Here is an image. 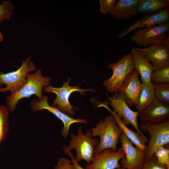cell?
<instances>
[{
  "instance_id": "6da1fadb",
  "label": "cell",
  "mask_w": 169,
  "mask_h": 169,
  "mask_svg": "<svg viewBox=\"0 0 169 169\" xmlns=\"http://www.w3.org/2000/svg\"><path fill=\"white\" fill-rule=\"evenodd\" d=\"M26 78V82L21 88L6 97L9 111H14L18 102L23 98H29L35 95L38 99H41L43 95L42 91L43 87L48 85L51 80L50 77L42 76L41 69L37 70L34 73L28 74Z\"/></svg>"
},
{
  "instance_id": "7a4b0ae2",
  "label": "cell",
  "mask_w": 169,
  "mask_h": 169,
  "mask_svg": "<svg viewBox=\"0 0 169 169\" xmlns=\"http://www.w3.org/2000/svg\"><path fill=\"white\" fill-rule=\"evenodd\" d=\"M90 130L91 136H98L100 140L95 153H100L107 149H111L114 151L117 150L119 140L122 132L112 115H107L104 120H100L96 126Z\"/></svg>"
},
{
  "instance_id": "3957f363",
  "label": "cell",
  "mask_w": 169,
  "mask_h": 169,
  "mask_svg": "<svg viewBox=\"0 0 169 169\" xmlns=\"http://www.w3.org/2000/svg\"><path fill=\"white\" fill-rule=\"evenodd\" d=\"M77 130V136L74 133L70 134L71 139L69 141L68 148L70 151L74 149L76 151L75 159L78 162L84 160L90 164L99 141L97 138H92L90 129H88L85 134H83L81 126Z\"/></svg>"
},
{
  "instance_id": "277c9868",
  "label": "cell",
  "mask_w": 169,
  "mask_h": 169,
  "mask_svg": "<svg viewBox=\"0 0 169 169\" xmlns=\"http://www.w3.org/2000/svg\"><path fill=\"white\" fill-rule=\"evenodd\" d=\"M140 130L147 132L150 139L147 145L145 158L151 157L159 147L169 143V120L160 124L141 122L139 125Z\"/></svg>"
},
{
  "instance_id": "5b68a950",
  "label": "cell",
  "mask_w": 169,
  "mask_h": 169,
  "mask_svg": "<svg viewBox=\"0 0 169 169\" xmlns=\"http://www.w3.org/2000/svg\"><path fill=\"white\" fill-rule=\"evenodd\" d=\"M169 37V22L139 29L131 36L130 39L138 46L163 44Z\"/></svg>"
},
{
  "instance_id": "8992f818",
  "label": "cell",
  "mask_w": 169,
  "mask_h": 169,
  "mask_svg": "<svg viewBox=\"0 0 169 169\" xmlns=\"http://www.w3.org/2000/svg\"><path fill=\"white\" fill-rule=\"evenodd\" d=\"M108 67L112 70L113 74L110 78L103 81V85L107 92L115 93L127 76L134 69L131 54H127L117 62L110 63Z\"/></svg>"
},
{
  "instance_id": "52a82bcc",
  "label": "cell",
  "mask_w": 169,
  "mask_h": 169,
  "mask_svg": "<svg viewBox=\"0 0 169 169\" xmlns=\"http://www.w3.org/2000/svg\"><path fill=\"white\" fill-rule=\"evenodd\" d=\"M31 57L25 59L19 68L17 70L4 74H0V86L6 85L4 88H0V92L10 91L12 93L18 90L26 82L27 75L29 72L34 71L37 68L31 60Z\"/></svg>"
},
{
  "instance_id": "ba28073f",
  "label": "cell",
  "mask_w": 169,
  "mask_h": 169,
  "mask_svg": "<svg viewBox=\"0 0 169 169\" xmlns=\"http://www.w3.org/2000/svg\"><path fill=\"white\" fill-rule=\"evenodd\" d=\"M71 78H69L67 82H64L62 87L55 88L51 85H49L44 87V90L47 92L53 93L56 95V97L54 100L53 106L55 107L64 113H66L71 116L74 115L75 112L73 109H78L77 107L72 106L70 103L69 99L72 92L78 91L81 95H84L86 92L91 91L97 92L94 89H83L79 87L69 85Z\"/></svg>"
},
{
  "instance_id": "9c48e42d",
  "label": "cell",
  "mask_w": 169,
  "mask_h": 169,
  "mask_svg": "<svg viewBox=\"0 0 169 169\" xmlns=\"http://www.w3.org/2000/svg\"><path fill=\"white\" fill-rule=\"evenodd\" d=\"M110 102H107L112 107L114 112L116 113L126 125H131L144 139L146 143L149 141L143 132L140 130L138 122L139 112L132 110L127 105L124 99L117 93L108 97Z\"/></svg>"
},
{
  "instance_id": "30bf717a",
  "label": "cell",
  "mask_w": 169,
  "mask_h": 169,
  "mask_svg": "<svg viewBox=\"0 0 169 169\" xmlns=\"http://www.w3.org/2000/svg\"><path fill=\"white\" fill-rule=\"evenodd\" d=\"M125 157L121 148L116 151L111 149H105L100 153H94L90 163L86 165L85 169H117L121 167L119 161Z\"/></svg>"
},
{
  "instance_id": "8fae6325",
  "label": "cell",
  "mask_w": 169,
  "mask_h": 169,
  "mask_svg": "<svg viewBox=\"0 0 169 169\" xmlns=\"http://www.w3.org/2000/svg\"><path fill=\"white\" fill-rule=\"evenodd\" d=\"M48 97L43 95L40 99L32 100L30 106L32 110L36 112L42 110H46L54 114L63 123L64 127L61 131V133L64 138L69 135L70 126L76 123H87V121L84 119H74L63 113L55 107L50 106L48 103Z\"/></svg>"
},
{
  "instance_id": "7c38bea8",
  "label": "cell",
  "mask_w": 169,
  "mask_h": 169,
  "mask_svg": "<svg viewBox=\"0 0 169 169\" xmlns=\"http://www.w3.org/2000/svg\"><path fill=\"white\" fill-rule=\"evenodd\" d=\"M139 74L134 69L127 76L117 93L130 107L137 105L143 84L140 82Z\"/></svg>"
},
{
  "instance_id": "4fadbf2b",
  "label": "cell",
  "mask_w": 169,
  "mask_h": 169,
  "mask_svg": "<svg viewBox=\"0 0 169 169\" xmlns=\"http://www.w3.org/2000/svg\"><path fill=\"white\" fill-rule=\"evenodd\" d=\"M120 139L125 155V158L120 160L121 167L123 169H141L145 159V151L134 146L123 133Z\"/></svg>"
},
{
  "instance_id": "5bb4252c",
  "label": "cell",
  "mask_w": 169,
  "mask_h": 169,
  "mask_svg": "<svg viewBox=\"0 0 169 169\" xmlns=\"http://www.w3.org/2000/svg\"><path fill=\"white\" fill-rule=\"evenodd\" d=\"M146 59L153 68V71L169 66V45L165 43L151 45L144 49L135 48Z\"/></svg>"
},
{
  "instance_id": "9a60e30c",
  "label": "cell",
  "mask_w": 169,
  "mask_h": 169,
  "mask_svg": "<svg viewBox=\"0 0 169 169\" xmlns=\"http://www.w3.org/2000/svg\"><path fill=\"white\" fill-rule=\"evenodd\" d=\"M138 119L141 122L160 124L169 120V104L155 98L145 110L139 112Z\"/></svg>"
},
{
  "instance_id": "2e32d148",
  "label": "cell",
  "mask_w": 169,
  "mask_h": 169,
  "mask_svg": "<svg viewBox=\"0 0 169 169\" xmlns=\"http://www.w3.org/2000/svg\"><path fill=\"white\" fill-rule=\"evenodd\" d=\"M169 8L165 9L155 13L146 15L139 20L136 21L129 28L123 30L118 35L122 38L133 31L168 22Z\"/></svg>"
},
{
  "instance_id": "e0dca14e",
  "label": "cell",
  "mask_w": 169,
  "mask_h": 169,
  "mask_svg": "<svg viewBox=\"0 0 169 169\" xmlns=\"http://www.w3.org/2000/svg\"><path fill=\"white\" fill-rule=\"evenodd\" d=\"M106 100L99 104L98 107H103L106 109L114 117L118 125L121 130L122 133L136 146L141 150L145 151L147 145L143 137L138 132H135L128 127L122 121L121 118L115 113L111 110L108 106Z\"/></svg>"
},
{
  "instance_id": "ac0fdd59",
  "label": "cell",
  "mask_w": 169,
  "mask_h": 169,
  "mask_svg": "<svg viewBox=\"0 0 169 169\" xmlns=\"http://www.w3.org/2000/svg\"><path fill=\"white\" fill-rule=\"evenodd\" d=\"M132 55L134 69L140 75L141 83L149 85L151 83V77L153 68L149 61L140 54L135 48H133L130 53Z\"/></svg>"
},
{
  "instance_id": "d6986e66",
  "label": "cell",
  "mask_w": 169,
  "mask_h": 169,
  "mask_svg": "<svg viewBox=\"0 0 169 169\" xmlns=\"http://www.w3.org/2000/svg\"><path fill=\"white\" fill-rule=\"evenodd\" d=\"M139 0H119L110 13L119 19H128L138 13L137 7Z\"/></svg>"
},
{
  "instance_id": "ffe728a7",
  "label": "cell",
  "mask_w": 169,
  "mask_h": 169,
  "mask_svg": "<svg viewBox=\"0 0 169 169\" xmlns=\"http://www.w3.org/2000/svg\"><path fill=\"white\" fill-rule=\"evenodd\" d=\"M169 7L168 0H139L137 11L138 13L148 15L169 8Z\"/></svg>"
},
{
  "instance_id": "44dd1931",
  "label": "cell",
  "mask_w": 169,
  "mask_h": 169,
  "mask_svg": "<svg viewBox=\"0 0 169 169\" xmlns=\"http://www.w3.org/2000/svg\"><path fill=\"white\" fill-rule=\"evenodd\" d=\"M155 98L154 89L151 82L149 85L143 84L136 106L138 111L140 112L146 110L152 104Z\"/></svg>"
},
{
  "instance_id": "7402d4cb",
  "label": "cell",
  "mask_w": 169,
  "mask_h": 169,
  "mask_svg": "<svg viewBox=\"0 0 169 169\" xmlns=\"http://www.w3.org/2000/svg\"><path fill=\"white\" fill-rule=\"evenodd\" d=\"M9 112L7 107L0 105V144L4 140L9 131Z\"/></svg>"
},
{
  "instance_id": "603a6c76",
  "label": "cell",
  "mask_w": 169,
  "mask_h": 169,
  "mask_svg": "<svg viewBox=\"0 0 169 169\" xmlns=\"http://www.w3.org/2000/svg\"><path fill=\"white\" fill-rule=\"evenodd\" d=\"M151 83L153 86L155 98L169 104V83Z\"/></svg>"
},
{
  "instance_id": "cb8c5ba5",
  "label": "cell",
  "mask_w": 169,
  "mask_h": 169,
  "mask_svg": "<svg viewBox=\"0 0 169 169\" xmlns=\"http://www.w3.org/2000/svg\"><path fill=\"white\" fill-rule=\"evenodd\" d=\"M151 82L169 83V66L153 71L151 77Z\"/></svg>"
},
{
  "instance_id": "d4e9b609",
  "label": "cell",
  "mask_w": 169,
  "mask_h": 169,
  "mask_svg": "<svg viewBox=\"0 0 169 169\" xmlns=\"http://www.w3.org/2000/svg\"><path fill=\"white\" fill-rule=\"evenodd\" d=\"M14 7L9 0L3 1L0 5V23L4 20L10 19Z\"/></svg>"
},
{
  "instance_id": "484cf974",
  "label": "cell",
  "mask_w": 169,
  "mask_h": 169,
  "mask_svg": "<svg viewBox=\"0 0 169 169\" xmlns=\"http://www.w3.org/2000/svg\"><path fill=\"white\" fill-rule=\"evenodd\" d=\"M154 154L158 161L166 165L169 169V148L161 146L158 147L155 151Z\"/></svg>"
},
{
  "instance_id": "4316f807",
  "label": "cell",
  "mask_w": 169,
  "mask_h": 169,
  "mask_svg": "<svg viewBox=\"0 0 169 169\" xmlns=\"http://www.w3.org/2000/svg\"><path fill=\"white\" fill-rule=\"evenodd\" d=\"M141 169H168L166 166L159 163L154 154L149 158H145Z\"/></svg>"
},
{
  "instance_id": "83f0119b",
  "label": "cell",
  "mask_w": 169,
  "mask_h": 169,
  "mask_svg": "<svg viewBox=\"0 0 169 169\" xmlns=\"http://www.w3.org/2000/svg\"><path fill=\"white\" fill-rule=\"evenodd\" d=\"M117 0H100V11L104 14L110 13L113 9Z\"/></svg>"
},
{
  "instance_id": "f1b7e54d",
  "label": "cell",
  "mask_w": 169,
  "mask_h": 169,
  "mask_svg": "<svg viewBox=\"0 0 169 169\" xmlns=\"http://www.w3.org/2000/svg\"><path fill=\"white\" fill-rule=\"evenodd\" d=\"M71 163L69 159L60 157L57 165L54 166V169H75L74 165Z\"/></svg>"
},
{
  "instance_id": "f546056e",
  "label": "cell",
  "mask_w": 169,
  "mask_h": 169,
  "mask_svg": "<svg viewBox=\"0 0 169 169\" xmlns=\"http://www.w3.org/2000/svg\"><path fill=\"white\" fill-rule=\"evenodd\" d=\"M63 149L64 153L68 154L70 156L71 159V163L74 165L75 169H86L80 166L78 164V162L76 161L74 156L71 152V151L69 149L68 145L64 146L63 147Z\"/></svg>"
},
{
  "instance_id": "4dcf8cb0",
  "label": "cell",
  "mask_w": 169,
  "mask_h": 169,
  "mask_svg": "<svg viewBox=\"0 0 169 169\" xmlns=\"http://www.w3.org/2000/svg\"><path fill=\"white\" fill-rule=\"evenodd\" d=\"M3 40V35L0 33V41H2Z\"/></svg>"
},
{
  "instance_id": "1f68e13d",
  "label": "cell",
  "mask_w": 169,
  "mask_h": 169,
  "mask_svg": "<svg viewBox=\"0 0 169 169\" xmlns=\"http://www.w3.org/2000/svg\"><path fill=\"white\" fill-rule=\"evenodd\" d=\"M117 169H123L121 167H120L119 168Z\"/></svg>"
}]
</instances>
